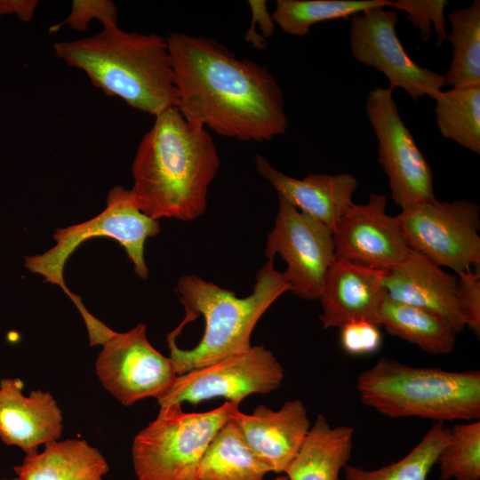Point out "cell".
<instances>
[{
	"label": "cell",
	"mask_w": 480,
	"mask_h": 480,
	"mask_svg": "<svg viewBox=\"0 0 480 480\" xmlns=\"http://www.w3.org/2000/svg\"><path fill=\"white\" fill-rule=\"evenodd\" d=\"M177 108L188 122L244 141H268L288 128L284 92L263 66L213 38L171 33Z\"/></svg>",
	"instance_id": "obj_1"
},
{
	"label": "cell",
	"mask_w": 480,
	"mask_h": 480,
	"mask_svg": "<svg viewBox=\"0 0 480 480\" xmlns=\"http://www.w3.org/2000/svg\"><path fill=\"white\" fill-rule=\"evenodd\" d=\"M220 168L207 130L172 108L155 116L132 165L130 189L136 206L148 217L193 220L207 206V194Z\"/></svg>",
	"instance_id": "obj_2"
},
{
	"label": "cell",
	"mask_w": 480,
	"mask_h": 480,
	"mask_svg": "<svg viewBox=\"0 0 480 480\" xmlns=\"http://www.w3.org/2000/svg\"><path fill=\"white\" fill-rule=\"evenodd\" d=\"M177 291L186 317L167 342L180 375L250 348L258 321L289 284L268 260L244 298L195 275L181 276Z\"/></svg>",
	"instance_id": "obj_3"
},
{
	"label": "cell",
	"mask_w": 480,
	"mask_h": 480,
	"mask_svg": "<svg viewBox=\"0 0 480 480\" xmlns=\"http://www.w3.org/2000/svg\"><path fill=\"white\" fill-rule=\"evenodd\" d=\"M55 55L84 71L108 96L156 116L176 108L177 91L166 38L102 27L91 36L61 41Z\"/></svg>",
	"instance_id": "obj_4"
},
{
	"label": "cell",
	"mask_w": 480,
	"mask_h": 480,
	"mask_svg": "<svg viewBox=\"0 0 480 480\" xmlns=\"http://www.w3.org/2000/svg\"><path fill=\"white\" fill-rule=\"evenodd\" d=\"M362 404L389 418L436 422L480 418V372L413 367L381 358L356 380Z\"/></svg>",
	"instance_id": "obj_5"
},
{
	"label": "cell",
	"mask_w": 480,
	"mask_h": 480,
	"mask_svg": "<svg viewBox=\"0 0 480 480\" xmlns=\"http://www.w3.org/2000/svg\"><path fill=\"white\" fill-rule=\"evenodd\" d=\"M238 406L226 401L202 412H184L180 404L160 406L156 418L132 442V460L137 479L198 480L204 452Z\"/></svg>",
	"instance_id": "obj_6"
},
{
	"label": "cell",
	"mask_w": 480,
	"mask_h": 480,
	"mask_svg": "<svg viewBox=\"0 0 480 480\" xmlns=\"http://www.w3.org/2000/svg\"><path fill=\"white\" fill-rule=\"evenodd\" d=\"M159 231L157 220L140 211L130 189L116 186L108 192L103 212L85 222L58 228L53 234L56 244L42 254L27 256L25 267L42 276L44 282L60 286L76 307L82 300L68 290L63 270L67 260L80 244L97 236L116 240L132 262L134 272L146 279L148 269L144 259L145 243Z\"/></svg>",
	"instance_id": "obj_7"
},
{
	"label": "cell",
	"mask_w": 480,
	"mask_h": 480,
	"mask_svg": "<svg viewBox=\"0 0 480 480\" xmlns=\"http://www.w3.org/2000/svg\"><path fill=\"white\" fill-rule=\"evenodd\" d=\"M480 208L470 200L436 199L395 216L409 248L457 275L480 266Z\"/></svg>",
	"instance_id": "obj_8"
},
{
	"label": "cell",
	"mask_w": 480,
	"mask_h": 480,
	"mask_svg": "<svg viewBox=\"0 0 480 480\" xmlns=\"http://www.w3.org/2000/svg\"><path fill=\"white\" fill-rule=\"evenodd\" d=\"M393 90L377 87L365 103L378 141V160L388 177L391 198L402 210L436 200L428 162L403 122Z\"/></svg>",
	"instance_id": "obj_9"
},
{
	"label": "cell",
	"mask_w": 480,
	"mask_h": 480,
	"mask_svg": "<svg viewBox=\"0 0 480 480\" xmlns=\"http://www.w3.org/2000/svg\"><path fill=\"white\" fill-rule=\"evenodd\" d=\"M278 211L268 234L267 260L279 254L286 262L283 275L289 291L304 300L319 298L325 275L335 261L333 232L278 196Z\"/></svg>",
	"instance_id": "obj_10"
},
{
	"label": "cell",
	"mask_w": 480,
	"mask_h": 480,
	"mask_svg": "<svg viewBox=\"0 0 480 480\" xmlns=\"http://www.w3.org/2000/svg\"><path fill=\"white\" fill-rule=\"evenodd\" d=\"M284 370L264 346L227 356L177 376L172 387L160 399V406L223 397L240 404L252 394H268L278 388Z\"/></svg>",
	"instance_id": "obj_11"
},
{
	"label": "cell",
	"mask_w": 480,
	"mask_h": 480,
	"mask_svg": "<svg viewBox=\"0 0 480 480\" xmlns=\"http://www.w3.org/2000/svg\"><path fill=\"white\" fill-rule=\"evenodd\" d=\"M95 366L103 387L122 404L162 398L178 373L171 357L148 341L147 326L139 324L125 332H116L102 344Z\"/></svg>",
	"instance_id": "obj_12"
},
{
	"label": "cell",
	"mask_w": 480,
	"mask_h": 480,
	"mask_svg": "<svg viewBox=\"0 0 480 480\" xmlns=\"http://www.w3.org/2000/svg\"><path fill=\"white\" fill-rule=\"evenodd\" d=\"M397 22V11L386 7L353 15L349 28L352 55L383 73L390 89L401 88L414 100L426 95L434 99L445 84L444 76L419 66L408 56L396 35Z\"/></svg>",
	"instance_id": "obj_13"
},
{
	"label": "cell",
	"mask_w": 480,
	"mask_h": 480,
	"mask_svg": "<svg viewBox=\"0 0 480 480\" xmlns=\"http://www.w3.org/2000/svg\"><path fill=\"white\" fill-rule=\"evenodd\" d=\"M386 207V196L371 193L347 210L333 230L336 260L387 271L405 260L411 249Z\"/></svg>",
	"instance_id": "obj_14"
},
{
	"label": "cell",
	"mask_w": 480,
	"mask_h": 480,
	"mask_svg": "<svg viewBox=\"0 0 480 480\" xmlns=\"http://www.w3.org/2000/svg\"><path fill=\"white\" fill-rule=\"evenodd\" d=\"M387 272L335 260L325 275L318 298L323 309L319 316L323 327L340 328L357 320L379 325V312L386 295Z\"/></svg>",
	"instance_id": "obj_15"
},
{
	"label": "cell",
	"mask_w": 480,
	"mask_h": 480,
	"mask_svg": "<svg viewBox=\"0 0 480 480\" xmlns=\"http://www.w3.org/2000/svg\"><path fill=\"white\" fill-rule=\"evenodd\" d=\"M22 388L18 378L0 380V439L28 454L59 440L63 417L50 392L36 389L25 396Z\"/></svg>",
	"instance_id": "obj_16"
},
{
	"label": "cell",
	"mask_w": 480,
	"mask_h": 480,
	"mask_svg": "<svg viewBox=\"0 0 480 480\" xmlns=\"http://www.w3.org/2000/svg\"><path fill=\"white\" fill-rule=\"evenodd\" d=\"M233 420L246 443L271 472L284 473L310 428L304 404L286 401L280 409L258 405L251 414L236 410Z\"/></svg>",
	"instance_id": "obj_17"
},
{
	"label": "cell",
	"mask_w": 480,
	"mask_h": 480,
	"mask_svg": "<svg viewBox=\"0 0 480 480\" xmlns=\"http://www.w3.org/2000/svg\"><path fill=\"white\" fill-rule=\"evenodd\" d=\"M458 276L410 250L405 260L388 270L384 290L390 299L430 311L457 333L465 324L457 300Z\"/></svg>",
	"instance_id": "obj_18"
},
{
	"label": "cell",
	"mask_w": 480,
	"mask_h": 480,
	"mask_svg": "<svg viewBox=\"0 0 480 480\" xmlns=\"http://www.w3.org/2000/svg\"><path fill=\"white\" fill-rule=\"evenodd\" d=\"M258 172L277 192L301 212L321 221L332 232L347 210L354 204L352 196L357 180L348 173L309 174L302 180L288 176L262 156L257 155Z\"/></svg>",
	"instance_id": "obj_19"
},
{
	"label": "cell",
	"mask_w": 480,
	"mask_h": 480,
	"mask_svg": "<svg viewBox=\"0 0 480 480\" xmlns=\"http://www.w3.org/2000/svg\"><path fill=\"white\" fill-rule=\"evenodd\" d=\"M108 470L101 452L76 438L49 442L14 467L20 480H102Z\"/></svg>",
	"instance_id": "obj_20"
},
{
	"label": "cell",
	"mask_w": 480,
	"mask_h": 480,
	"mask_svg": "<svg viewBox=\"0 0 480 480\" xmlns=\"http://www.w3.org/2000/svg\"><path fill=\"white\" fill-rule=\"evenodd\" d=\"M354 428H332L319 414L284 473L288 480H339L351 456Z\"/></svg>",
	"instance_id": "obj_21"
},
{
	"label": "cell",
	"mask_w": 480,
	"mask_h": 480,
	"mask_svg": "<svg viewBox=\"0 0 480 480\" xmlns=\"http://www.w3.org/2000/svg\"><path fill=\"white\" fill-rule=\"evenodd\" d=\"M378 324L389 334L429 354H449L455 346L457 332L445 320L421 308L396 301L387 294L380 308Z\"/></svg>",
	"instance_id": "obj_22"
},
{
	"label": "cell",
	"mask_w": 480,
	"mask_h": 480,
	"mask_svg": "<svg viewBox=\"0 0 480 480\" xmlns=\"http://www.w3.org/2000/svg\"><path fill=\"white\" fill-rule=\"evenodd\" d=\"M270 468L246 443L231 417L216 433L201 460L198 480H264Z\"/></svg>",
	"instance_id": "obj_23"
},
{
	"label": "cell",
	"mask_w": 480,
	"mask_h": 480,
	"mask_svg": "<svg viewBox=\"0 0 480 480\" xmlns=\"http://www.w3.org/2000/svg\"><path fill=\"white\" fill-rule=\"evenodd\" d=\"M440 133L480 154V84L440 91L434 98Z\"/></svg>",
	"instance_id": "obj_24"
},
{
	"label": "cell",
	"mask_w": 480,
	"mask_h": 480,
	"mask_svg": "<svg viewBox=\"0 0 480 480\" xmlns=\"http://www.w3.org/2000/svg\"><path fill=\"white\" fill-rule=\"evenodd\" d=\"M452 45V61L444 75L445 84L461 87L480 84V1L448 14Z\"/></svg>",
	"instance_id": "obj_25"
},
{
	"label": "cell",
	"mask_w": 480,
	"mask_h": 480,
	"mask_svg": "<svg viewBox=\"0 0 480 480\" xmlns=\"http://www.w3.org/2000/svg\"><path fill=\"white\" fill-rule=\"evenodd\" d=\"M388 0H277L272 18L288 35L304 36L322 21L347 19L376 7H393Z\"/></svg>",
	"instance_id": "obj_26"
},
{
	"label": "cell",
	"mask_w": 480,
	"mask_h": 480,
	"mask_svg": "<svg viewBox=\"0 0 480 480\" xmlns=\"http://www.w3.org/2000/svg\"><path fill=\"white\" fill-rule=\"evenodd\" d=\"M450 428L435 422L417 445L403 459L377 469H364L346 464V480H427L431 468L447 444Z\"/></svg>",
	"instance_id": "obj_27"
},
{
	"label": "cell",
	"mask_w": 480,
	"mask_h": 480,
	"mask_svg": "<svg viewBox=\"0 0 480 480\" xmlns=\"http://www.w3.org/2000/svg\"><path fill=\"white\" fill-rule=\"evenodd\" d=\"M436 463H439L440 480L480 479L479 420L450 428L449 440Z\"/></svg>",
	"instance_id": "obj_28"
},
{
	"label": "cell",
	"mask_w": 480,
	"mask_h": 480,
	"mask_svg": "<svg viewBox=\"0 0 480 480\" xmlns=\"http://www.w3.org/2000/svg\"><path fill=\"white\" fill-rule=\"evenodd\" d=\"M448 5L445 0H396L393 8L408 14V19L420 32L424 42L430 39L432 25L436 33V46L439 47L446 40V26L444 10Z\"/></svg>",
	"instance_id": "obj_29"
},
{
	"label": "cell",
	"mask_w": 480,
	"mask_h": 480,
	"mask_svg": "<svg viewBox=\"0 0 480 480\" xmlns=\"http://www.w3.org/2000/svg\"><path fill=\"white\" fill-rule=\"evenodd\" d=\"M92 20L106 26L117 25V8L109 0H74L70 13L62 22L53 26L55 31L63 25H68L77 31H84Z\"/></svg>",
	"instance_id": "obj_30"
},
{
	"label": "cell",
	"mask_w": 480,
	"mask_h": 480,
	"mask_svg": "<svg viewBox=\"0 0 480 480\" xmlns=\"http://www.w3.org/2000/svg\"><path fill=\"white\" fill-rule=\"evenodd\" d=\"M340 341L345 352L352 356L375 353L380 348V326L367 320L349 322L340 327Z\"/></svg>",
	"instance_id": "obj_31"
},
{
	"label": "cell",
	"mask_w": 480,
	"mask_h": 480,
	"mask_svg": "<svg viewBox=\"0 0 480 480\" xmlns=\"http://www.w3.org/2000/svg\"><path fill=\"white\" fill-rule=\"evenodd\" d=\"M457 300L465 324L480 334V270L468 269L458 276Z\"/></svg>",
	"instance_id": "obj_32"
},
{
	"label": "cell",
	"mask_w": 480,
	"mask_h": 480,
	"mask_svg": "<svg viewBox=\"0 0 480 480\" xmlns=\"http://www.w3.org/2000/svg\"><path fill=\"white\" fill-rule=\"evenodd\" d=\"M248 4L252 12V22L260 25V36L266 40L273 35L276 27L272 15L268 11L267 1L250 0Z\"/></svg>",
	"instance_id": "obj_33"
},
{
	"label": "cell",
	"mask_w": 480,
	"mask_h": 480,
	"mask_svg": "<svg viewBox=\"0 0 480 480\" xmlns=\"http://www.w3.org/2000/svg\"><path fill=\"white\" fill-rule=\"evenodd\" d=\"M38 5L36 0H0V15L16 14L24 21H30Z\"/></svg>",
	"instance_id": "obj_34"
},
{
	"label": "cell",
	"mask_w": 480,
	"mask_h": 480,
	"mask_svg": "<svg viewBox=\"0 0 480 480\" xmlns=\"http://www.w3.org/2000/svg\"><path fill=\"white\" fill-rule=\"evenodd\" d=\"M272 480H288L287 476H278V477H276Z\"/></svg>",
	"instance_id": "obj_35"
},
{
	"label": "cell",
	"mask_w": 480,
	"mask_h": 480,
	"mask_svg": "<svg viewBox=\"0 0 480 480\" xmlns=\"http://www.w3.org/2000/svg\"><path fill=\"white\" fill-rule=\"evenodd\" d=\"M0 480H20V479L16 476L15 478H12V479L3 478V479H0Z\"/></svg>",
	"instance_id": "obj_36"
}]
</instances>
